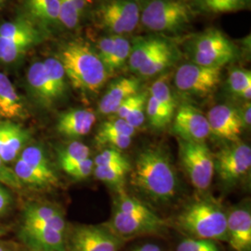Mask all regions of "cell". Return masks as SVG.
Masks as SVG:
<instances>
[{
    "label": "cell",
    "mask_w": 251,
    "mask_h": 251,
    "mask_svg": "<svg viewBox=\"0 0 251 251\" xmlns=\"http://www.w3.org/2000/svg\"><path fill=\"white\" fill-rule=\"evenodd\" d=\"M131 184L155 201H169L175 197L178 179L169 156L158 148L149 147L137 156L131 169Z\"/></svg>",
    "instance_id": "cell-1"
},
{
    "label": "cell",
    "mask_w": 251,
    "mask_h": 251,
    "mask_svg": "<svg viewBox=\"0 0 251 251\" xmlns=\"http://www.w3.org/2000/svg\"><path fill=\"white\" fill-rule=\"evenodd\" d=\"M57 58L75 90L95 93L107 80L109 73L99 55L83 41L75 40L63 46Z\"/></svg>",
    "instance_id": "cell-2"
},
{
    "label": "cell",
    "mask_w": 251,
    "mask_h": 251,
    "mask_svg": "<svg viewBox=\"0 0 251 251\" xmlns=\"http://www.w3.org/2000/svg\"><path fill=\"white\" fill-rule=\"evenodd\" d=\"M176 224L193 238L227 242V214L211 199L189 204L177 217Z\"/></svg>",
    "instance_id": "cell-3"
},
{
    "label": "cell",
    "mask_w": 251,
    "mask_h": 251,
    "mask_svg": "<svg viewBox=\"0 0 251 251\" xmlns=\"http://www.w3.org/2000/svg\"><path fill=\"white\" fill-rule=\"evenodd\" d=\"M194 10L186 0H148L140 14L147 29L156 33H178L192 23Z\"/></svg>",
    "instance_id": "cell-4"
},
{
    "label": "cell",
    "mask_w": 251,
    "mask_h": 251,
    "mask_svg": "<svg viewBox=\"0 0 251 251\" xmlns=\"http://www.w3.org/2000/svg\"><path fill=\"white\" fill-rule=\"evenodd\" d=\"M42 40L37 25L28 17H19L0 25V63L10 64L21 60Z\"/></svg>",
    "instance_id": "cell-5"
},
{
    "label": "cell",
    "mask_w": 251,
    "mask_h": 251,
    "mask_svg": "<svg viewBox=\"0 0 251 251\" xmlns=\"http://www.w3.org/2000/svg\"><path fill=\"white\" fill-rule=\"evenodd\" d=\"M189 50L193 63L208 67H223L237 54L235 45L218 29H209L196 36Z\"/></svg>",
    "instance_id": "cell-6"
},
{
    "label": "cell",
    "mask_w": 251,
    "mask_h": 251,
    "mask_svg": "<svg viewBox=\"0 0 251 251\" xmlns=\"http://www.w3.org/2000/svg\"><path fill=\"white\" fill-rule=\"evenodd\" d=\"M179 160L195 188L204 191L214 175V156L205 143L179 140Z\"/></svg>",
    "instance_id": "cell-7"
},
{
    "label": "cell",
    "mask_w": 251,
    "mask_h": 251,
    "mask_svg": "<svg viewBox=\"0 0 251 251\" xmlns=\"http://www.w3.org/2000/svg\"><path fill=\"white\" fill-rule=\"evenodd\" d=\"M140 7L135 0H105L96 12L98 23L115 36L133 32L140 22Z\"/></svg>",
    "instance_id": "cell-8"
},
{
    "label": "cell",
    "mask_w": 251,
    "mask_h": 251,
    "mask_svg": "<svg viewBox=\"0 0 251 251\" xmlns=\"http://www.w3.org/2000/svg\"><path fill=\"white\" fill-rule=\"evenodd\" d=\"M124 239L106 225H77L66 240L69 251H119Z\"/></svg>",
    "instance_id": "cell-9"
},
{
    "label": "cell",
    "mask_w": 251,
    "mask_h": 251,
    "mask_svg": "<svg viewBox=\"0 0 251 251\" xmlns=\"http://www.w3.org/2000/svg\"><path fill=\"white\" fill-rule=\"evenodd\" d=\"M221 75L222 67L185 63L179 66L175 74V85L182 92L204 96L210 94L218 87Z\"/></svg>",
    "instance_id": "cell-10"
},
{
    "label": "cell",
    "mask_w": 251,
    "mask_h": 251,
    "mask_svg": "<svg viewBox=\"0 0 251 251\" xmlns=\"http://www.w3.org/2000/svg\"><path fill=\"white\" fill-rule=\"evenodd\" d=\"M214 167L225 182L232 183L241 179L251 171V147L239 143L226 147L214 156Z\"/></svg>",
    "instance_id": "cell-11"
},
{
    "label": "cell",
    "mask_w": 251,
    "mask_h": 251,
    "mask_svg": "<svg viewBox=\"0 0 251 251\" xmlns=\"http://www.w3.org/2000/svg\"><path fill=\"white\" fill-rule=\"evenodd\" d=\"M173 130L180 140L196 143H205L211 133L206 116L191 104H183L176 110Z\"/></svg>",
    "instance_id": "cell-12"
},
{
    "label": "cell",
    "mask_w": 251,
    "mask_h": 251,
    "mask_svg": "<svg viewBox=\"0 0 251 251\" xmlns=\"http://www.w3.org/2000/svg\"><path fill=\"white\" fill-rule=\"evenodd\" d=\"M106 226L112 232L125 239L126 237L136 235L161 233L165 230L167 224L158 215H130L116 209Z\"/></svg>",
    "instance_id": "cell-13"
},
{
    "label": "cell",
    "mask_w": 251,
    "mask_h": 251,
    "mask_svg": "<svg viewBox=\"0 0 251 251\" xmlns=\"http://www.w3.org/2000/svg\"><path fill=\"white\" fill-rule=\"evenodd\" d=\"M206 117L211 133L232 143L239 142L244 125L238 110L220 104L211 108Z\"/></svg>",
    "instance_id": "cell-14"
},
{
    "label": "cell",
    "mask_w": 251,
    "mask_h": 251,
    "mask_svg": "<svg viewBox=\"0 0 251 251\" xmlns=\"http://www.w3.org/2000/svg\"><path fill=\"white\" fill-rule=\"evenodd\" d=\"M96 115L89 108H75L62 113L56 124L57 131L66 138L75 139L90 133Z\"/></svg>",
    "instance_id": "cell-15"
},
{
    "label": "cell",
    "mask_w": 251,
    "mask_h": 251,
    "mask_svg": "<svg viewBox=\"0 0 251 251\" xmlns=\"http://www.w3.org/2000/svg\"><path fill=\"white\" fill-rule=\"evenodd\" d=\"M21 236L33 251H67L65 234L48 227L23 225Z\"/></svg>",
    "instance_id": "cell-16"
},
{
    "label": "cell",
    "mask_w": 251,
    "mask_h": 251,
    "mask_svg": "<svg viewBox=\"0 0 251 251\" xmlns=\"http://www.w3.org/2000/svg\"><path fill=\"white\" fill-rule=\"evenodd\" d=\"M227 242L235 251H251V214L237 208L227 214Z\"/></svg>",
    "instance_id": "cell-17"
},
{
    "label": "cell",
    "mask_w": 251,
    "mask_h": 251,
    "mask_svg": "<svg viewBox=\"0 0 251 251\" xmlns=\"http://www.w3.org/2000/svg\"><path fill=\"white\" fill-rule=\"evenodd\" d=\"M26 81L31 94L43 107H51L60 100L54 90L43 62H35L30 65L27 70Z\"/></svg>",
    "instance_id": "cell-18"
},
{
    "label": "cell",
    "mask_w": 251,
    "mask_h": 251,
    "mask_svg": "<svg viewBox=\"0 0 251 251\" xmlns=\"http://www.w3.org/2000/svg\"><path fill=\"white\" fill-rule=\"evenodd\" d=\"M0 117L8 121L28 117L26 105L9 77L0 71Z\"/></svg>",
    "instance_id": "cell-19"
},
{
    "label": "cell",
    "mask_w": 251,
    "mask_h": 251,
    "mask_svg": "<svg viewBox=\"0 0 251 251\" xmlns=\"http://www.w3.org/2000/svg\"><path fill=\"white\" fill-rule=\"evenodd\" d=\"M140 81L135 77L119 78L110 85L99 104L101 115H112L130 96L139 92Z\"/></svg>",
    "instance_id": "cell-20"
},
{
    "label": "cell",
    "mask_w": 251,
    "mask_h": 251,
    "mask_svg": "<svg viewBox=\"0 0 251 251\" xmlns=\"http://www.w3.org/2000/svg\"><path fill=\"white\" fill-rule=\"evenodd\" d=\"M24 225H36L66 233V222L63 214L53 206L29 205L24 212Z\"/></svg>",
    "instance_id": "cell-21"
},
{
    "label": "cell",
    "mask_w": 251,
    "mask_h": 251,
    "mask_svg": "<svg viewBox=\"0 0 251 251\" xmlns=\"http://www.w3.org/2000/svg\"><path fill=\"white\" fill-rule=\"evenodd\" d=\"M171 43L160 37H140L136 39L131 46L128 57L129 68L133 72H138L145 63H148L153 56Z\"/></svg>",
    "instance_id": "cell-22"
},
{
    "label": "cell",
    "mask_w": 251,
    "mask_h": 251,
    "mask_svg": "<svg viewBox=\"0 0 251 251\" xmlns=\"http://www.w3.org/2000/svg\"><path fill=\"white\" fill-rule=\"evenodd\" d=\"M13 171L23 184L36 187L57 186L59 178L55 171H47L36 168L21 158H17Z\"/></svg>",
    "instance_id": "cell-23"
},
{
    "label": "cell",
    "mask_w": 251,
    "mask_h": 251,
    "mask_svg": "<svg viewBox=\"0 0 251 251\" xmlns=\"http://www.w3.org/2000/svg\"><path fill=\"white\" fill-rule=\"evenodd\" d=\"M31 140L30 131L18 123L11 122L8 135L3 143L0 158L6 163L16 161L20 153L26 147Z\"/></svg>",
    "instance_id": "cell-24"
},
{
    "label": "cell",
    "mask_w": 251,
    "mask_h": 251,
    "mask_svg": "<svg viewBox=\"0 0 251 251\" xmlns=\"http://www.w3.org/2000/svg\"><path fill=\"white\" fill-rule=\"evenodd\" d=\"M28 18L41 26H53L60 23L59 0H25Z\"/></svg>",
    "instance_id": "cell-25"
},
{
    "label": "cell",
    "mask_w": 251,
    "mask_h": 251,
    "mask_svg": "<svg viewBox=\"0 0 251 251\" xmlns=\"http://www.w3.org/2000/svg\"><path fill=\"white\" fill-rule=\"evenodd\" d=\"M90 148L80 142H73L58 151V160L64 172L90 158Z\"/></svg>",
    "instance_id": "cell-26"
},
{
    "label": "cell",
    "mask_w": 251,
    "mask_h": 251,
    "mask_svg": "<svg viewBox=\"0 0 251 251\" xmlns=\"http://www.w3.org/2000/svg\"><path fill=\"white\" fill-rule=\"evenodd\" d=\"M198 9L206 13L235 12L250 7L251 0H195Z\"/></svg>",
    "instance_id": "cell-27"
},
{
    "label": "cell",
    "mask_w": 251,
    "mask_h": 251,
    "mask_svg": "<svg viewBox=\"0 0 251 251\" xmlns=\"http://www.w3.org/2000/svg\"><path fill=\"white\" fill-rule=\"evenodd\" d=\"M175 53L173 47L170 44L167 48L162 50L160 52L153 56L152 59L138 71L143 76H152L156 74L163 72L166 68L171 66L175 59Z\"/></svg>",
    "instance_id": "cell-28"
},
{
    "label": "cell",
    "mask_w": 251,
    "mask_h": 251,
    "mask_svg": "<svg viewBox=\"0 0 251 251\" xmlns=\"http://www.w3.org/2000/svg\"><path fill=\"white\" fill-rule=\"evenodd\" d=\"M45 65L48 75L53 86L54 90L59 97L63 98L66 92V75L63 69V64L59 61L57 57H50L43 62Z\"/></svg>",
    "instance_id": "cell-29"
},
{
    "label": "cell",
    "mask_w": 251,
    "mask_h": 251,
    "mask_svg": "<svg viewBox=\"0 0 251 251\" xmlns=\"http://www.w3.org/2000/svg\"><path fill=\"white\" fill-rule=\"evenodd\" d=\"M131 50L130 42L121 36H115V47L104 66L108 73L114 72L124 66Z\"/></svg>",
    "instance_id": "cell-30"
},
{
    "label": "cell",
    "mask_w": 251,
    "mask_h": 251,
    "mask_svg": "<svg viewBox=\"0 0 251 251\" xmlns=\"http://www.w3.org/2000/svg\"><path fill=\"white\" fill-rule=\"evenodd\" d=\"M150 95L156 100L165 110L174 117L176 112V100L172 95L169 81L166 76L155 81L150 89Z\"/></svg>",
    "instance_id": "cell-31"
},
{
    "label": "cell",
    "mask_w": 251,
    "mask_h": 251,
    "mask_svg": "<svg viewBox=\"0 0 251 251\" xmlns=\"http://www.w3.org/2000/svg\"><path fill=\"white\" fill-rule=\"evenodd\" d=\"M116 209L123 213L142 217H153L156 215L148 206L137 198L128 196L124 190H120L117 200Z\"/></svg>",
    "instance_id": "cell-32"
},
{
    "label": "cell",
    "mask_w": 251,
    "mask_h": 251,
    "mask_svg": "<svg viewBox=\"0 0 251 251\" xmlns=\"http://www.w3.org/2000/svg\"><path fill=\"white\" fill-rule=\"evenodd\" d=\"M146 117L151 126L156 129H162L170 125L174 117L151 95L148 96L146 102Z\"/></svg>",
    "instance_id": "cell-33"
},
{
    "label": "cell",
    "mask_w": 251,
    "mask_h": 251,
    "mask_svg": "<svg viewBox=\"0 0 251 251\" xmlns=\"http://www.w3.org/2000/svg\"><path fill=\"white\" fill-rule=\"evenodd\" d=\"M131 168L111 167V166H95L93 174L99 180L105 183L121 187L125 181L126 175L130 172Z\"/></svg>",
    "instance_id": "cell-34"
},
{
    "label": "cell",
    "mask_w": 251,
    "mask_h": 251,
    "mask_svg": "<svg viewBox=\"0 0 251 251\" xmlns=\"http://www.w3.org/2000/svg\"><path fill=\"white\" fill-rule=\"evenodd\" d=\"M19 158L40 170L47 171H54L48 156L46 155L44 150L40 146L27 145L20 153Z\"/></svg>",
    "instance_id": "cell-35"
},
{
    "label": "cell",
    "mask_w": 251,
    "mask_h": 251,
    "mask_svg": "<svg viewBox=\"0 0 251 251\" xmlns=\"http://www.w3.org/2000/svg\"><path fill=\"white\" fill-rule=\"evenodd\" d=\"M94 166H111L131 168L125 156L115 148H107L96 155L93 160Z\"/></svg>",
    "instance_id": "cell-36"
},
{
    "label": "cell",
    "mask_w": 251,
    "mask_h": 251,
    "mask_svg": "<svg viewBox=\"0 0 251 251\" xmlns=\"http://www.w3.org/2000/svg\"><path fill=\"white\" fill-rule=\"evenodd\" d=\"M60 24L68 29H74L78 25L80 16L75 9L73 0H59Z\"/></svg>",
    "instance_id": "cell-37"
},
{
    "label": "cell",
    "mask_w": 251,
    "mask_h": 251,
    "mask_svg": "<svg viewBox=\"0 0 251 251\" xmlns=\"http://www.w3.org/2000/svg\"><path fill=\"white\" fill-rule=\"evenodd\" d=\"M136 132V128L129 125L125 119L118 118L108 120L103 122L100 126L97 133H102V134H120L131 136Z\"/></svg>",
    "instance_id": "cell-38"
},
{
    "label": "cell",
    "mask_w": 251,
    "mask_h": 251,
    "mask_svg": "<svg viewBox=\"0 0 251 251\" xmlns=\"http://www.w3.org/2000/svg\"><path fill=\"white\" fill-rule=\"evenodd\" d=\"M228 85L233 94H239L248 87H251V71L245 69H234L229 74Z\"/></svg>",
    "instance_id": "cell-39"
},
{
    "label": "cell",
    "mask_w": 251,
    "mask_h": 251,
    "mask_svg": "<svg viewBox=\"0 0 251 251\" xmlns=\"http://www.w3.org/2000/svg\"><path fill=\"white\" fill-rule=\"evenodd\" d=\"M176 251H222L214 241L188 237L179 243Z\"/></svg>",
    "instance_id": "cell-40"
},
{
    "label": "cell",
    "mask_w": 251,
    "mask_h": 251,
    "mask_svg": "<svg viewBox=\"0 0 251 251\" xmlns=\"http://www.w3.org/2000/svg\"><path fill=\"white\" fill-rule=\"evenodd\" d=\"M95 142L97 145L103 146L109 145L111 148L115 149H126L130 146L132 142L131 136L120 134H102V133H96Z\"/></svg>",
    "instance_id": "cell-41"
},
{
    "label": "cell",
    "mask_w": 251,
    "mask_h": 251,
    "mask_svg": "<svg viewBox=\"0 0 251 251\" xmlns=\"http://www.w3.org/2000/svg\"><path fill=\"white\" fill-rule=\"evenodd\" d=\"M0 183L13 189L23 188V183L17 178L13 169L1 160L0 158Z\"/></svg>",
    "instance_id": "cell-42"
},
{
    "label": "cell",
    "mask_w": 251,
    "mask_h": 251,
    "mask_svg": "<svg viewBox=\"0 0 251 251\" xmlns=\"http://www.w3.org/2000/svg\"><path fill=\"white\" fill-rule=\"evenodd\" d=\"M149 96V95H148ZM148 97L142 100L136 106L134 109L127 115L126 117L125 120L134 128H138L144 124L146 117V102H147Z\"/></svg>",
    "instance_id": "cell-43"
},
{
    "label": "cell",
    "mask_w": 251,
    "mask_h": 251,
    "mask_svg": "<svg viewBox=\"0 0 251 251\" xmlns=\"http://www.w3.org/2000/svg\"><path fill=\"white\" fill-rule=\"evenodd\" d=\"M148 92L143 91V92H138L134 95L130 96L128 99L126 100L125 101L118 107L117 112L115 113V115L118 118H122L125 119L127 117V115L134 109L135 106L144 98L148 97Z\"/></svg>",
    "instance_id": "cell-44"
},
{
    "label": "cell",
    "mask_w": 251,
    "mask_h": 251,
    "mask_svg": "<svg viewBox=\"0 0 251 251\" xmlns=\"http://www.w3.org/2000/svg\"><path fill=\"white\" fill-rule=\"evenodd\" d=\"M94 162L91 158H87L84 161L80 162L75 166L71 170L66 171L65 173L75 179H84L88 178L94 170Z\"/></svg>",
    "instance_id": "cell-45"
},
{
    "label": "cell",
    "mask_w": 251,
    "mask_h": 251,
    "mask_svg": "<svg viewBox=\"0 0 251 251\" xmlns=\"http://www.w3.org/2000/svg\"><path fill=\"white\" fill-rule=\"evenodd\" d=\"M12 203V198L9 192L0 186V214L7 211Z\"/></svg>",
    "instance_id": "cell-46"
},
{
    "label": "cell",
    "mask_w": 251,
    "mask_h": 251,
    "mask_svg": "<svg viewBox=\"0 0 251 251\" xmlns=\"http://www.w3.org/2000/svg\"><path fill=\"white\" fill-rule=\"evenodd\" d=\"M251 103H247L242 110L239 112L240 117L242 119L243 125H244V128L250 127L251 123Z\"/></svg>",
    "instance_id": "cell-47"
},
{
    "label": "cell",
    "mask_w": 251,
    "mask_h": 251,
    "mask_svg": "<svg viewBox=\"0 0 251 251\" xmlns=\"http://www.w3.org/2000/svg\"><path fill=\"white\" fill-rule=\"evenodd\" d=\"M11 122H13V121L6 120V121L0 122V151H1L3 143H4V141H5V139L8 135V132H9Z\"/></svg>",
    "instance_id": "cell-48"
},
{
    "label": "cell",
    "mask_w": 251,
    "mask_h": 251,
    "mask_svg": "<svg viewBox=\"0 0 251 251\" xmlns=\"http://www.w3.org/2000/svg\"><path fill=\"white\" fill-rule=\"evenodd\" d=\"M132 251H162L159 246L155 244H144L141 247L136 248Z\"/></svg>",
    "instance_id": "cell-49"
},
{
    "label": "cell",
    "mask_w": 251,
    "mask_h": 251,
    "mask_svg": "<svg viewBox=\"0 0 251 251\" xmlns=\"http://www.w3.org/2000/svg\"><path fill=\"white\" fill-rule=\"evenodd\" d=\"M239 96L243 98V99L251 100V87H248L245 90H243L242 92L239 94Z\"/></svg>",
    "instance_id": "cell-50"
},
{
    "label": "cell",
    "mask_w": 251,
    "mask_h": 251,
    "mask_svg": "<svg viewBox=\"0 0 251 251\" xmlns=\"http://www.w3.org/2000/svg\"><path fill=\"white\" fill-rule=\"evenodd\" d=\"M8 0H0V9L5 5V3L7 2Z\"/></svg>",
    "instance_id": "cell-51"
},
{
    "label": "cell",
    "mask_w": 251,
    "mask_h": 251,
    "mask_svg": "<svg viewBox=\"0 0 251 251\" xmlns=\"http://www.w3.org/2000/svg\"><path fill=\"white\" fill-rule=\"evenodd\" d=\"M5 233H6V231L0 227V237H1V236H3Z\"/></svg>",
    "instance_id": "cell-52"
},
{
    "label": "cell",
    "mask_w": 251,
    "mask_h": 251,
    "mask_svg": "<svg viewBox=\"0 0 251 251\" xmlns=\"http://www.w3.org/2000/svg\"><path fill=\"white\" fill-rule=\"evenodd\" d=\"M0 251H5V250H4V249H3V248H2V247H1V246H0Z\"/></svg>",
    "instance_id": "cell-53"
},
{
    "label": "cell",
    "mask_w": 251,
    "mask_h": 251,
    "mask_svg": "<svg viewBox=\"0 0 251 251\" xmlns=\"http://www.w3.org/2000/svg\"><path fill=\"white\" fill-rule=\"evenodd\" d=\"M30 251H33V250H30Z\"/></svg>",
    "instance_id": "cell-54"
}]
</instances>
